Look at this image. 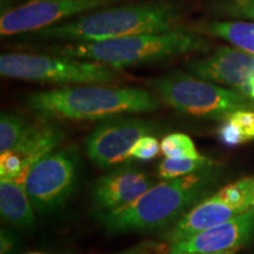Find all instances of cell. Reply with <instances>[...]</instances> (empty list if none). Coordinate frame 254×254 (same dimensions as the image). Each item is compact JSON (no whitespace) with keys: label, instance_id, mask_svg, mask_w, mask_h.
<instances>
[{"label":"cell","instance_id":"obj_1","mask_svg":"<svg viewBox=\"0 0 254 254\" xmlns=\"http://www.w3.org/2000/svg\"><path fill=\"white\" fill-rule=\"evenodd\" d=\"M183 12L182 4L174 0L116 5L25 34L28 39L75 43L159 33L179 28Z\"/></svg>","mask_w":254,"mask_h":254},{"label":"cell","instance_id":"obj_2","mask_svg":"<svg viewBox=\"0 0 254 254\" xmlns=\"http://www.w3.org/2000/svg\"><path fill=\"white\" fill-rule=\"evenodd\" d=\"M215 178L211 168L155 184L140 198L114 212L95 218L110 234L166 230L208 194Z\"/></svg>","mask_w":254,"mask_h":254},{"label":"cell","instance_id":"obj_3","mask_svg":"<svg viewBox=\"0 0 254 254\" xmlns=\"http://www.w3.org/2000/svg\"><path fill=\"white\" fill-rule=\"evenodd\" d=\"M26 105L43 119L67 120H105L159 109L158 99L148 91L103 84L37 92L28 95Z\"/></svg>","mask_w":254,"mask_h":254},{"label":"cell","instance_id":"obj_4","mask_svg":"<svg viewBox=\"0 0 254 254\" xmlns=\"http://www.w3.org/2000/svg\"><path fill=\"white\" fill-rule=\"evenodd\" d=\"M208 47L205 38L179 27L159 33L133 34L97 41H75L50 46L46 52L53 56L101 63L119 69L163 62L189 53L207 52Z\"/></svg>","mask_w":254,"mask_h":254},{"label":"cell","instance_id":"obj_5","mask_svg":"<svg viewBox=\"0 0 254 254\" xmlns=\"http://www.w3.org/2000/svg\"><path fill=\"white\" fill-rule=\"evenodd\" d=\"M151 86L165 104L179 112L225 120L240 110H254V101L239 91L217 86L184 72L155 79Z\"/></svg>","mask_w":254,"mask_h":254},{"label":"cell","instance_id":"obj_6","mask_svg":"<svg viewBox=\"0 0 254 254\" xmlns=\"http://www.w3.org/2000/svg\"><path fill=\"white\" fill-rule=\"evenodd\" d=\"M0 74L21 80L80 85L109 84L119 79L118 69L101 63L26 53L1 55Z\"/></svg>","mask_w":254,"mask_h":254},{"label":"cell","instance_id":"obj_7","mask_svg":"<svg viewBox=\"0 0 254 254\" xmlns=\"http://www.w3.org/2000/svg\"><path fill=\"white\" fill-rule=\"evenodd\" d=\"M79 173L80 157L75 147L59 148L41 158L25 179L33 208L47 214L64 207L77 189Z\"/></svg>","mask_w":254,"mask_h":254},{"label":"cell","instance_id":"obj_8","mask_svg":"<svg viewBox=\"0 0 254 254\" xmlns=\"http://www.w3.org/2000/svg\"><path fill=\"white\" fill-rule=\"evenodd\" d=\"M126 1L131 0H28L1 15L0 33L2 37L25 34Z\"/></svg>","mask_w":254,"mask_h":254},{"label":"cell","instance_id":"obj_9","mask_svg":"<svg viewBox=\"0 0 254 254\" xmlns=\"http://www.w3.org/2000/svg\"><path fill=\"white\" fill-rule=\"evenodd\" d=\"M155 123L134 117L105 119L86 139L88 158L100 168L116 167L131 161V150L144 135L153 133Z\"/></svg>","mask_w":254,"mask_h":254},{"label":"cell","instance_id":"obj_10","mask_svg":"<svg viewBox=\"0 0 254 254\" xmlns=\"http://www.w3.org/2000/svg\"><path fill=\"white\" fill-rule=\"evenodd\" d=\"M154 182L131 161L118 165L95 180L91 198L97 212H114L126 207L147 192Z\"/></svg>","mask_w":254,"mask_h":254},{"label":"cell","instance_id":"obj_11","mask_svg":"<svg viewBox=\"0 0 254 254\" xmlns=\"http://www.w3.org/2000/svg\"><path fill=\"white\" fill-rule=\"evenodd\" d=\"M254 233V211L249 209L217 226L171 244L170 254L221 253L239 251Z\"/></svg>","mask_w":254,"mask_h":254},{"label":"cell","instance_id":"obj_12","mask_svg":"<svg viewBox=\"0 0 254 254\" xmlns=\"http://www.w3.org/2000/svg\"><path fill=\"white\" fill-rule=\"evenodd\" d=\"M187 69L202 80L239 90L254 79V55L240 49L220 47L211 57L190 62Z\"/></svg>","mask_w":254,"mask_h":254},{"label":"cell","instance_id":"obj_13","mask_svg":"<svg viewBox=\"0 0 254 254\" xmlns=\"http://www.w3.org/2000/svg\"><path fill=\"white\" fill-rule=\"evenodd\" d=\"M239 214L241 212L227 206L213 194L211 198L202 200L193 206L179 220L167 228L161 237L164 241L170 244L178 243Z\"/></svg>","mask_w":254,"mask_h":254},{"label":"cell","instance_id":"obj_14","mask_svg":"<svg viewBox=\"0 0 254 254\" xmlns=\"http://www.w3.org/2000/svg\"><path fill=\"white\" fill-rule=\"evenodd\" d=\"M64 136L62 129L50 124L28 125L17 146L11 150L23 166L24 176L41 158L55 151Z\"/></svg>","mask_w":254,"mask_h":254},{"label":"cell","instance_id":"obj_15","mask_svg":"<svg viewBox=\"0 0 254 254\" xmlns=\"http://www.w3.org/2000/svg\"><path fill=\"white\" fill-rule=\"evenodd\" d=\"M0 212L6 222L20 230L34 224L33 206L24 184L17 180L0 179Z\"/></svg>","mask_w":254,"mask_h":254},{"label":"cell","instance_id":"obj_16","mask_svg":"<svg viewBox=\"0 0 254 254\" xmlns=\"http://www.w3.org/2000/svg\"><path fill=\"white\" fill-rule=\"evenodd\" d=\"M205 30L213 36L230 41L238 49L254 55V24L245 21H214Z\"/></svg>","mask_w":254,"mask_h":254},{"label":"cell","instance_id":"obj_17","mask_svg":"<svg viewBox=\"0 0 254 254\" xmlns=\"http://www.w3.org/2000/svg\"><path fill=\"white\" fill-rule=\"evenodd\" d=\"M214 163L206 157L174 159L165 158L158 165V176L161 179L170 180L176 178L190 176V174L201 172L213 166Z\"/></svg>","mask_w":254,"mask_h":254},{"label":"cell","instance_id":"obj_18","mask_svg":"<svg viewBox=\"0 0 254 254\" xmlns=\"http://www.w3.org/2000/svg\"><path fill=\"white\" fill-rule=\"evenodd\" d=\"M215 196L237 211L247 212L254 206V178H245L225 186Z\"/></svg>","mask_w":254,"mask_h":254},{"label":"cell","instance_id":"obj_19","mask_svg":"<svg viewBox=\"0 0 254 254\" xmlns=\"http://www.w3.org/2000/svg\"><path fill=\"white\" fill-rule=\"evenodd\" d=\"M27 124L14 113H1L0 117V153L8 152L17 146L26 131Z\"/></svg>","mask_w":254,"mask_h":254},{"label":"cell","instance_id":"obj_20","mask_svg":"<svg viewBox=\"0 0 254 254\" xmlns=\"http://www.w3.org/2000/svg\"><path fill=\"white\" fill-rule=\"evenodd\" d=\"M160 150L166 158L185 159L201 157L192 139L184 133H171L164 136L160 142Z\"/></svg>","mask_w":254,"mask_h":254},{"label":"cell","instance_id":"obj_21","mask_svg":"<svg viewBox=\"0 0 254 254\" xmlns=\"http://www.w3.org/2000/svg\"><path fill=\"white\" fill-rule=\"evenodd\" d=\"M160 151V142L155 136L151 134L144 135L132 147L131 159L141 161L153 160Z\"/></svg>","mask_w":254,"mask_h":254},{"label":"cell","instance_id":"obj_22","mask_svg":"<svg viewBox=\"0 0 254 254\" xmlns=\"http://www.w3.org/2000/svg\"><path fill=\"white\" fill-rule=\"evenodd\" d=\"M218 136L224 145L234 147V146L245 144L246 139L236 124L226 118L218 129Z\"/></svg>","mask_w":254,"mask_h":254},{"label":"cell","instance_id":"obj_23","mask_svg":"<svg viewBox=\"0 0 254 254\" xmlns=\"http://www.w3.org/2000/svg\"><path fill=\"white\" fill-rule=\"evenodd\" d=\"M171 244L167 241L145 240L131 249L114 254H170Z\"/></svg>","mask_w":254,"mask_h":254},{"label":"cell","instance_id":"obj_24","mask_svg":"<svg viewBox=\"0 0 254 254\" xmlns=\"http://www.w3.org/2000/svg\"><path fill=\"white\" fill-rule=\"evenodd\" d=\"M228 119L232 120L245 136L246 141L254 139V110H240L231 114Z\"/></svg>","mask_w":254,"mask_h":254},{"label":"cell","instance_id":"obj_25","mask_svg":"<svg viewBox=\"0 0 254 254\" xmlns=\"http://www.w3.org/2000/svg\"><path fill=\"white\" fill-rule=\"evenodd\" d=\"M18 247V237L13 232L1 228L0 232V254H13Z\"/></svg>","mask_w":254,"mask_h":254},{"label":"cell","instance_id":"obj_26","mask_svg":"<svg viewBox=\"0 0 254 254\" xmlns=\"http://www.w3.org/2000/svg\"><path fill=\"white\" fill-rule=\"evenodd\" d=\"M231 12L236 15H240V17L254 19V0L237 2V5L232 7Z\"/></svg>","mask_w":254,"mask_h":254},{"label":"cell","instance_id":"obj_27","mask_svg":"<svg viewBox=\"0 0 254 254\" xmlns=\"http://www.w3.org/2000/svg\"><path fill=\"white\" fill-rule=\"evenodd\" d=\"M240 93H243L246 97L251 98V99L254 100V79H252L250 82H247L246 85H244L243 87L238 90Z\"/></svg>","mask_w":254,"mask_h":254},{"label":"cell","instance_id":"obj_28","mask_svg":"<svg viewBox=\"0 0 254 254\" xmlns=\"http://www.w3.org/2000/svg\"><path fill=\"white\" fill-rule=\"evenodd\" d=\"M238 251H228V252H221V253H212V254H236ZM184 254H202V253H184Z\"/></svg>","mask_w":254,"mask_h":254},{"label":"cell","instance_id":"obj_29","mask_svg":"<svg viewBox=\"0 0 254 254\" xmlns=\"http://www.w3.org/2000/svg\"><path fill=\"white\" fill-rule=\"evenodd\" d=\"M26 254H45V253H41V252H30V253H26Z\"/></svg>","mask_w":254,"mask_h":254},{"label":"cell","instance_id":"obj_30","mask_svg":"<svg viewBox=\"0 0 254 254\" xmlns=\"http://www.w3.org/2000/svg\"><path fill=\"white\" fill-rule=\"evenodd\" d=\"M241 1H245V0H237V2H241Z\"/></svg>","mask_w":254,"mask_h":254}]
</instances>
